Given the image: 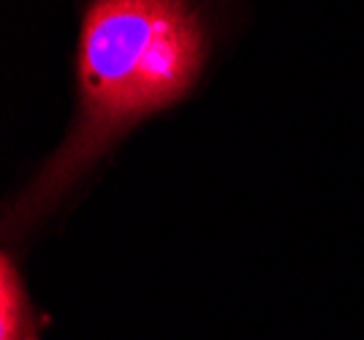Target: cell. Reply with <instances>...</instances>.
<instances>
[{
    "label": "cell",
    "instance_id": "1",
    "mask_svg": "<svg viewBox=\"0 0 364 340\" xmlns=\"http://www.w3.org/2000/svg\"><path fill=\"white\" fill-rule=\"evenodd\" d=\"M71 107L0 199V250L28 264L158 117L198 101L256 28L258 0H71Z\"/></svg>",
    "mask_w": 364,
    "mask_h": 340
},
{
    "label": "cell",
    "instance_id": "2",
    "mask_svg": "<svg viewBox=\"0 0 364 340\" xmlns=\"http://www.w3.org/2000/svg\"><path fill=\"white\" fill-rule=\"evenodd\" d=\"M49 310L33 297L25 262L0 250V340H46Z\"/></svg>",
    "mask_w": 364,
    "mask_h": 340
}]
</instances>
